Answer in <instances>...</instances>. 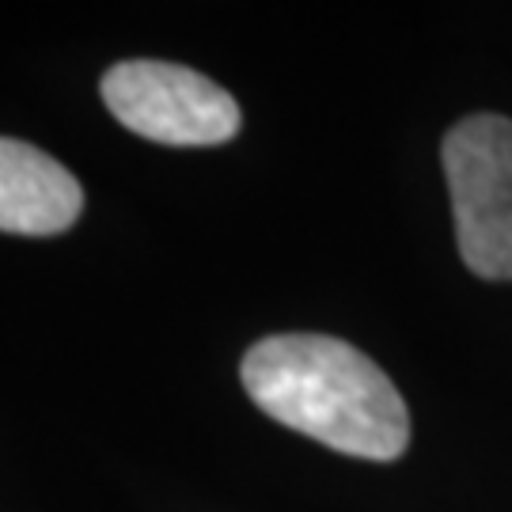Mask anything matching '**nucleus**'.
<instances>
[{
  "mask_svg": "<svg viewBox=\"0 0 512 512\" xmlns=\"http://www.w3.org/2000/svg\"><path fill=\"white\" fill-rule=\"evenodd\" d=\"M110 114L156 145L202 148L224 145L239 133V103L213 84L171 61H122L103 76Z\"/></svg>",
  "mask_w": 512,
  "mask_h": 512,
  "instance_id": "obj_3",
  "label": "nucleus"
},
{
  "mask_svg": "<svg viewBox=\"0 0 512 512\" xmlns=\"http://www.w3.org/2000/svg\"><path fill=\"white\" fill-rule=\"evenodd\" d=\"M84 213V190L42 148L0 137V232L57 236Z\"/></svg>",
  "mask_w": 512,
  "mask_h": 512,
  "instance_id": "obj_4",
  "label": "nucleus"
},
{
  "mask_svg": "<svg viewBox=\"0 0 512 512\" xmlns=\"http://www.w3.org/2000/svg\"><path fill=\"white\" fill-rule=\"evenodd\" d=\"M243 387L266 418L334 452L399 459L410 444V410L387 372L330 334H274L247 349Z\"/></svg>",
  "mask_w": 512,
  "mask_h": 512,
  "instance_id": "obj_1",
  "label": "nucleus"
},
{
  "mask_svg": "<svg viewBox=\"0 0 512 512\" xmlns=\"http://www.w3.org/2000/svg\"><path fill=\"white\" fill-rule=\"evenodd\" d=\"M444 179L467 270L512 281V118L471 114L444 133Z\"/></svg>",
  "mask_w": 512,
  "mask_h": 512,
  "instance_id": "obj_2",
  "label": "nucleus"
}]
</instances>
